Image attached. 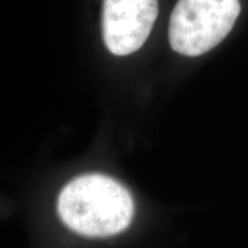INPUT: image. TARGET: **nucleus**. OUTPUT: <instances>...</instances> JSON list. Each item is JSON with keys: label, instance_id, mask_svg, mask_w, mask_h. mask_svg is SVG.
Here are the masks:
<instances>
[{"label": "nucleus", "instance_id": "f257e3e1", "mask_svg": "<svg viewBox=\"0 0 248 248\" xmlns=\"http://www.w3.org/2000/svg\"><path fill=\"white\" fill-rule=\"evenodd\" d=\"M61 221L71 231L89 238L122 233L135 213L131 194L119 182L100 173L79 176L62 188L58 199Z\"/></svg>", "mask_w": 248, "mask_h": 248}, {"label": "nucleus", "instance_id": "f03ea898", "mask_svg": "<svg viewBox=\"0 0 248 248\" xmlns=\"http://www.w3.org/2000/svg\"><path fill=\"white\" fill-rule=\"evenodd\" d=\"M241 11L239 0H178L169 22L172 49L199 57L230 33Z\"/></svg>", "mask_w": 248, "mask_h": 248}, {"label": "nucleus", "instance_id": "7ed1b4c3", "mask_svg": "<svg viewBox=\"0 0 248 248\" xmlns=\"http://www.w3.org/2000/svg\"><path fill=\"white\" fill-rule=\"evenodd\" d=\"M159 13L157 0H104L102 36L108 51L124 57L145 44Z\"/></svg>", "mask_w": 248, "mask_h": 248}]
</instances>
